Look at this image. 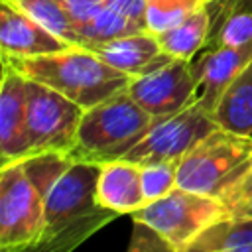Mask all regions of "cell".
Listing matches in <instances>:
<instances>
[{"mask_svg": "<svg viewBox=\"0 0 252 252\" xmlns=\"http://www.w3.org/2000/svg\"><path fill=\"white\" fill-rule=\"evenodd\" d=\"M132 219L146 220L158 228L175 252H187L209 226L228 219V213L217 197L175 187L165 197L132 213Z\"/></svg>", "mask_w": 252, "mask_h": 252, "instance_id": "6", "label": "cell"}, {"mask_svg": "<svg viewBox=\"0 0 252 252\" xmlns=\"http://www.w3.org/2000/svg\"><path fill=\"white\" fill-rule=\"evenodd\" d=\"M211 32L205 49L244 45L252 41V0H207Z\"/></svg>", "mask_w": 252, "mask_h": 252, "instance_id": "15", "label": "cell"}, {"mask_svg": "<svg viewBox=\"0 0 252 252\" xmlns=\"http://www.w3.org/2000/svg\"><path fill=\"white\" fill-rule=\"evenodd\" d=\"M98 173V163L73 159L55 179L45 197L43 228L33 250L71 252L118 217L96 197Z\"/></svg>", "mask_w": 252, "mask_h": 252, "instance_id": "2", "label": "cell"}, {"mask_svg": "<svg viewBox=\"0 0 252 252\" xmlns=\"http://www.w3.org/2000/svg\"><path fill=\"white\" fill-rule=\"evenodd\" d=\"M85 108L59 91L26 77V136L28 158L59 152L69 154Z\"/></svg>", "mask_w": 252, "mask_h": 252, "instance_id": "7", "label": "cell"}, {"mask_svg": "<svg viewBox=\"0 0 252 252\" xmlns=\"http://www.w3.org/2000/svg\"><path fill=\"white\" fill-rule=\"evenodd\" d=\"M69 154L45 152L0 167V250H33L43 228L45 197L71 165Z\"/></svg>", "mask_w": 252, "mask_h": 252, "instance_id": "1", "label": "cell"}, {"mask_svg": "<svg viewBox=\"0 0 252 252\" xmlns=\"http://www.w3.org/2000/svg\"><path fill=\"white\" fill-rule=\"evenodd\" d=\"M250 161L252 134H236L219 126L179 159L177 187L219 199Z\"/></svg>", "mask_w": 252, "mask_h": 252, "instance_id": "5", "label": "cell"}, {"mask_svg": "<svg viewBox=\"0 0 252 252\" xmlns=\"http://www.w3.org/2000/svg\"><path fill=\"white\" fill-rule=\"evenodd\" d=\"M126 91L142 108L158 118L175 114L199 98L193 59L173 57L150 73L132 77Z\"/></svg>", "mask_w": 252, "mask_h": 252, "instance_id": "9", "label": "cell"}, {"mask_svg": "<svg viewBox=\"0 0 252 252\" xmlns=\"http://www.w3.org/2000/svg\"><path fill=\"white\" fill-rule=\"evenodd\" d=\"M98 201L118 215H132L146 205L142 189V165L130 159H114L100 165L96 183Z\"/></svg>", "mask_w": 252, "mask_h": 252, "instance_id": "14", "label": "cell"}, {"mask_svg": "<svg viewBox=\"0 0 252 252\" xmlns=\"http://www.w3.org/2000/svg\"><path fill=\"white\" fill-rule=\"evenodd\" d=\"M91 49L108 65L130 77L150 73L173 59V55L161 49L158 35L148 30L98 43Z\"/></svg>", "mask_w": 252, "mask_h": 252, "instance_id": "13", "label": "cell"}, {"mask_svg": "<svg viewBox=\"0 0 252 252\" xmlns=\"http://www.w3.org/2000/svg\"><path fill=\"white\" fill-rule=\"evenodd\" d=\"M28 158L26 77L2 59L0 79V167Z\"/></svg>", "mask_w": 252, "mask_h": 252, "instance_id": "10", "label": "cell"}, {"mask_svg": "<svg viewBox=\"0 0 252 252\" xmlns=\"http://www.w3.org/2000/svg\"><path fill=\"white\" fill-rule=\"evenodd\" d=\"M213 116L226 130L252 134V59L226 87Z\"/></svg>", "mask_w": 252, "mask_h": 252, "instance_id": "16", "label": "cell"}, {"mask_svg": "<svg viewBox=\"0 0 252 252\" xmlns=\"http://www.w3.org/2000/svg\"><path fill=\"white\" fill-rule=\"evenodd\" d=\"M250 59L252 41L232 47L203 49V53L193 59V69L199 85V98L211 112H215L222 93Z\"/></svg>", "mask_w": 252, "mask_h": 252, "instance_id": "12", "label": "cell"}, {"mask_svg": "<svg viewBox=\"0 0 252 252\" xmlns=\"http://www.w3.org/2000/svg\"><path fill=\"white\" fill-rule=\"evenodd\" d=\"M228 219H252V161L248 167L219 195Z\"/></svg>", "mask_w": 252, "mask_h": 252, "instance_id": "23", "label": "cell"}, {"mask_svg": "<svg viewBox=\"0 0 252 252\" xmlns=\"http://www.w3.org/2000/svg\"><path fill=\"white\" fill-rule=\"evenodd\" d=\"M219 128L213 112L197 98L175 114L158 118L146 138L124 158L146 165L154 161H179L197 142Z\"/></svg>", "mask_w": 252, "mask_h": 252, "instance_id": "8", "label": "cell"}, {"mask_svg": "<svg viewBox=\"0 0 252 252\" xmlns=\"http://www.w3.org/2000/svg\"><path fill=\"white\" fill-rule=\"evenodd\" d=\"M10 65L24 77L39 81L67 98L75 100L85 110L126 91L132 77L114 69L100 59L93 49L73 45L69 49L33 57H8Z\"/></svg>", "mask_w": 252, "mask_h": 252, "instance_id": "3", "label": "cell"}, {"mask_svg": "<svg viewBox=\"0 0 252 252\" xmlns=\"http://www.w3.org/2000/svg\"><path fill=\"white\" fill-rule=\"evenodd\" d=\"M187 252H252V219H224L209 226Z\"/></svg>", "mask_w": 252, "mask_h": 252, "instance_id": "18", "label": "cell"}, {"mask_svg": "<svg viewBox=\"0 0 252 252\" xmlns=\"http://www.w3.org/2000/svg\"><path fill=\"white\" fill-rule=\"evenodd\" d=\"M156 122L158 116L142 108L128 91H120L83 112L69 158L98 165L122 159L146 138Z\"/></svg>", "mask_w": 252, "mask_h": 252, "instance_id": "4", "label": "cell"}, {"mask_svg": "<svg viewBox=\"0 0 252 252\" xmlns=\"http://www.w3.org/2000/svg\"><path fill=\"white\" fill-rule=\"evenodd\" d=\"M209 32H211V10L205 2L181 24H177L175 28L163 33H158V39L161 49L167 51L169 55L181 59H193L199 51L205 49Z\"/></svg>", "mask_w": 252, "mask_h": 252, "instance_id": "17", "label": "cell"}, {"mask_svg": "<svg viewBox=\"0 0 252 252\" xmlns=\"http://www.w3.org/2000/svg\"><path fill=\"white\" fill-rule=\"evenodd\" d=\"M73 47L8 0H0V49L8 57H33Z\"/></svg>", "mask_w": 252, "mask_h": 252, "instance_id": "11", "label": "cell"}, {"mask_svg": "<svg viewBox=\"0 0 252 252\" xmlns=\"http://www.w3.org/2000/svg\"><path fill=\"white\" fill-rule=\"evenodd\" d=\"M128 252H175V250L158 228H154L146 220L132 219V236H130Z\"/></svg>", "mask_w": 252, "mask_h": 252, "instance_id": "24", "label": "cell"}, {"mask_svg": "<svg viewBox=\"0 0 252 252\" xmlns=\"http://www.w3.org/2000/svg\"><path fill=\"white\" fill-rule=\"evenodd\" d=\"M104 4L128 16L132 22L146 30V0H104Z\"/></svg>", "mask_w": 252, "mask_h": 252, "instance_id": "25", "label": "cell"}, {"mask_svg": "<svg viewBox=\"0 0 252 252\" xmlns=\"http://www.w3.org/2000/svg\"><path fill=\"white\" fill-rule=\"evenodd\" d=\"M136 32H144L142 26H138L136 22H132L128 16L116 12L110 6L100 8L87 24L81 26V35H83V47L91 49L98 43L128 35V33H136Z\"/></svg>", "mask_w": 252, "mask_h": 252, "instance_id": "20", "label": "cell"}, {"mask_svg": "<svg viewBox=\"0 0 252 252\" xmlns=\"http://www.w3.org/2000/svg\"><path fill=\"white\" fill-rule=\"evenodd\" d=\"M12 6H16L20 12L59 35L71 45L83 47V35L75 22L71 20L69 12L61 4V0H8Z\"/></svg>", "mask_w": 252, "mask_h": 252, "instance_id": "19", "label": "cell"}, {"mask_svg": "<svg viewBox=\"0 0 252 252\" xmlns=\"http://www.w3.org/2000/svg\"><path fill=\"white\" fill-rule=\"evenodd\" d=\"M179 161H154L142 165V189L146 205L165 197L177 187Z\"/></svg>", "mask_w": 252, "mask_h": 252, "instance_id": "22", "label": "cell"}, {"mask_svg": "<svg viewBox=\"0 0 252 252\" xmlns=\"http://www.w3.org/2000/svg\"><path fill=\"white\" fill-rule=\"evenodd\" d=\"M205 2L207 0H146V30L156 35L163 33L181 24Z\"/></svg>", "mask_w": 252, "mask_h": 252, "instance_id": "21", "label": "cell"}]
</instances>
